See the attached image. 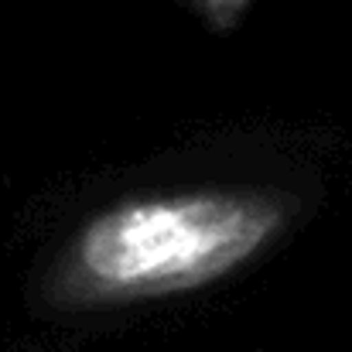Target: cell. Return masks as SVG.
Segmentation results:
<instances>
[{
	"mask_svg": "<svg viewBox=\"0 0 352 352\" xmlns=\"http://www.w3.org/2000/svg\"><path fill=\"white\" fill-rule=\"evenodd\" d=\"M280 226V206L243 192H188L117 206L65 250L55 294L113 305L195 291L246 263Z\"/></svg>",
	"mask_w": 352,
	"mask_h": 352,
	"instance_id": "1",
	"label": "cell"
},
{
	"mask_svg": "<svg viewBox=\"0 0 352 352\" xmlns=\"http://www.w3.org/2000/svg\"><path fill=\"white\" fill-rule=\"evenodd\" d=\"M212 24H219V28H230L236 24L239 17H243V10L250 7V0H192Z\"/></svg>",
	"mask_w": 352,
	"mask_h": 352,
	"instance_id": "2",
	"label": "cell"
}]
</instances>
